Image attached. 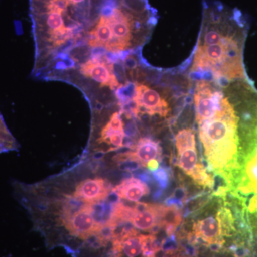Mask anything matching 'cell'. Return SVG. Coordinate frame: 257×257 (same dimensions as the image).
I'll use <instances>...</instances> for the list:
<instances>
[{
    "instance_id": "cell-1",
    "label": "cell",
    "mask_w": 257,
    "mask_h": 257,
    "mask_svg": "<svg viewBox=\"0 0 257 257\" xmlns=\"http://www.w3.org/2000/svg\"><path fill=\"white\" fill-rule=\"evenodd\" d=\"M100 15L88 30L77 67L86 61L102 56H125L146 40L150 22L142 12L105 0Z\"/></svg>"
},
{
    "instance_id": "cell-2",
    "label": "cell",
    "mask_w": 257,
    "mask_h": 257,
    "mask_svg": "<svg viewBox=\"0 0 257 257\" xmlns=\"http://www.w3.org/2000/svg\"><path fill=\"white\" fill-rule=\"evenodd\" d=\"M241 23L239 11H227L205 29L202 36L203 45H198L194 54L191 75L209 72L221 87L244 77L241 45L236 35Z\"/></svg>"
},
{
    "instance_id": "cell-3",
    "label": "cell",
    "mask_w": 257,
    "mask_h": 257,
    "mask_svg": "<svg viewBox=\"0 0 257 257\" xmlns=\"http://www.w3.org/2000/svg\"><path fill=\"white\" fill-rule=\"evenodd\" d=\"M237 123L234 106L226 96L213 114L197 123L208 166L216 174L229 175L236 166Z\"/></svg>"
},
{
    "instance_id": "cell-4",
    "label": "cell",
    "mask_w": 257,
    "mask_h": 257,
    "mask_svg": "<svg viewBox=\"0 0 257 257\" xmlns=\"http://www.w3.org/2000/svg\"><path fill=\"white\" fill-rule=\"evenodd\" d=\"M227 209L219 211L216 216H209L194 223L193 236L196 240H200L207 246L224 243L223 236L232 226V218Z\"/></svg>"
},
{
    "instance_id": "cell-5",
    "label": "cell",
    "mask_w": 257,
    "mask_h": 257,
    "mask_svg": "<svg viewBox=\"0 0 257 257\" xmlns=\"http://www.w3.org/2000/svg\"><path fill=\"white\" fill-rule=\"evenodd\" d=\"M135 92L133 101L138 115H160L166 117L170 112L168 102L155 89L143 82H135Z\"/></svg>"
},
{
    "instance_id": "cell-6",
    "label": "cell",
    "mask_w": 257,
    "mask_h": 257,
    "mask_svg": "<svg viewBox=\"0 0 257 257\" xmlns=\"http://www.w3.org/2000/svg\"><path fill=\"white\" fill-rule=\"evenodd\" d=\"M177 165L196 183L212 189L214 177L207 173L205 166L199 162L196 147L177 152Z\"/></svg>"
},
{
    "instance_id": "cell-7",
    "label": "cell",
    "mask_w": 257,
    "mask_h": 257,
    "mask_svg": "<svg viewBox=\"0 0 257 257\" xmlns=\"http://www.w3.org/2000/svg\"><path fill=\"white\" fill-rule=\"evenodd\" d=\"M71 234L86 240L101 227L92 214V204H88L80 210L60 221Z\"/></svg>"
},
{
    "instance_id": "cell-8",
    "label": "cell",
    "mask_w": 257,
    "mask_h": 257,
    "mask_svg": "<svg viewBox=\"0 0 257 257\" xmlns=\"http://www.w3.org/2000/svg\"><path fill=\"white\" fill-rule=\"evenodd\" d=\"M111 191L112 189L109 182L105 179L96 177L80 182L76 187L73 195L87 204H94L105 200Z\"/></svg>"
},
{
    "instance_id": "cell-9",
    "label": "cell",
    "mask_w": 257,
    "mask_h": 257,
    "mask_svg": "<svg viewBox=\"0 0 257 257\" xmlns=\"http://www.w3.org/2000/svg\"><path fill=\"white\" fill-rule=\"evenodd\" d=\"M125 138L124 122L120 111H115L101 128L96 143L109 147L108 152L123 147Z\"/></svg>"
},
{
    "instance_id": "cell-10",
    "label": "cell",
    "mask_w": 257,
    "mask_h": 257,
    "mask_svg": "<svg viewBox=\"0 0 257 257\" xmlns=\"http://www.w3.org/2000/svg\"><path fill=\"white\" fill-rule=\"evenodd\" d=\"M159 208L160 204L140 202L133 207L130 222L134 227L155 234L159 229Z\"/></svg>"
},
{
    "instance_id": "cell-11",
    "label": "cell",
    "mask_w": 257,
    "mask_h": 257,
    "mask_svg": "<svg viewBox=\"0 0 257 257\" xmlns=\"http://www.w3.org/2000/svg\"><path fill=\"white\" fill-rule=\"evenodd\" d=\"M112 192L121 199L128 202H138L144 196L150 194V188L140 179L130 177L125 179L112 189Z\"/></svg>"
},
{
    "instance_id": "cell-12",
    "label": "cell",
    "mask_w": 257,
    "mask_h": 257,
    "mask_svg": "<svg viewBox=\"0 0 257 257\" xmlns=\"http://www.w3.org/2000/svg\"><path fill=\"white\" fill-rule=\"evenodd\" d=\"M146 235L139 232L130 235L124 239L112 240L111 253L113 257H137L143 252L144 241Z\"/></svg>"
},
{
    "instance_id": "cell-13",
    "label": "cell",
    "mask_w": 257,
    "mask_h": 257,
    "mask_svg": "<svg viewBox=\"0 0 257 257\" xmlns=\"http://www.w3.org/2000/svg\"><path fill=\"white\" fill-rule=\"evenodd\" d=\"M238 194L243 201L251 197L257 198V149L246 162Z\"/></svg>"
},
{
    "instance_id": "cell-14",
    "label": "cell",
    "mask_w": 257,
    "mask_h": 257,
    "mask_svg": "<svg viewBox=\"0 0 257 257\" xmlns=\"http://www.w3.org/2000/svg\"><path fill=\"white\" fill-rule=\"evenodd\" d=\"M142 166L146 167L147 163L152 160H160L162 148L160 143L150 138L139 139L133 150Z\"/></svg>"
},
{
    "instance_id": "cell-15",
    "label": "cell",
    "mask_w": 257,
    "mask_h": 257,
    "mask_svg": "<svg viewBox=\"0 0 257 257\" xmlns=\"http://www.w3.org/2000/svg\"><path fill=\"white\" fill-rule=\"evenodd\" d=\"M182 221V214L178 208L160 204L158 226L160 229H165L169 236L175 234Z\"/></svg>"
},
{
    "instance_id": "cell-16",
    "label": "cell",
    "mask_w": 257,
    "mask_h": 257,
    "mask_svg": "<svg viewBox=\"0 0 257 257\" xmlns=\"http://www.w3.org/2000/svg\"><path fill=\"white\" fill-rule=\"evenodd\" d=\"M87 203L83 202L78 198L72 195H65L60 202V213L59 221L69 217L74 213L82 209L87 205Z\"/></svg>"
},
{
    "instance_id": "cell-17",
    "label": "cell",
    "mask_w": 257,
    "mask_h": 257,
    "mask_svg": "<svg viewBox=\"0 0 257 257\" xmlns=\"http://www.w3.org/2000/svg\"><path fill=\"white\" fill-rule=\"evenodd\" d=\"M120 170L126 172H134L140 170L143 166L139 162L133 150L117 154L113 157Z\"/></svg>"
},
{
    "instance_id": "cell-18",
    "label": "cell",
    "mask_w": 257,
    "mask_h": 257,
    "mask_svg": "<svg viewBox=\"0 0 257 257\" xmlns=\"http://www.w3.org/2000/svg\"><path fill=\"white\" fill-rule=\"evenodd\" d=\"M18 142L10 133L5 124L3 116L0 114V154L18 150Z\"/></svg>"
},
{
    "instance_id": "cell-19",
    "label": "cell",
    "mask_w": 257,
    "mask_h": 257,
    "mask_svg": "<svg viewBox=\"0 0 257 257\" xmlns=\"http://www.w3.org/2000/svg\"><path fill=\"white\" fill-rule=\"evenodd\" d=\"M176 147L177 152L196 147L195 133L191 128L180 130L175 137Z\"/></svg>"
},
{
    "instance_id": "cell-20",
    "label": "cell",
    "mask_w": 257,
    "mask_h": 257,
    "mask_svg": "<svg viewBox=\"0 0 257 257\" xmlns=\"http://www.w3.org/2000/svg\"><path fill=\"white\" fill-rule=\"evenodd\" d=\"M161 250V245L159 243L155 234L146 235L143 249V257H156Z\"/></svg>"
},
{
    "instance_id": "cell-21",
    "label": "cell",
    "mask_w": 257,
    "mask_h": 257,
    "mask_svg": "<svg viewBox=\"0 0 257 257\" xmlns=\"http://www.w3.org/2000/svg\"><path fill=\"white\" fill-rule=\"evenodd\" d=\"M152 178L158 185V188L161 190H165L170 184V172L166 168L160 167L157 170L152 171Z\"/></svg>"
},
{
    "instance_id": "cell-22",
    "label": "cell",
    "mask_w": 257,
    "mask_h": 257,
    "mask_svg": "<svg viewBox=\"0 0 257 257\" xmlns=\"http://www.w3.org/2000/svg\"><path fill=\"white\" fill-rule=\"evenodd\" d=\"M177 248V243L176 241L175 234L169 236L167 239L164 240L161 244V249L165 252H172Z\"/></svg>"
},
{
    "instance_id": "cell-23",
    "label": "cell",
    "mask_w": 257,
    "mask_h": 257,
    "mask_svg": "<svg viewBox=\"0 0 257 257\" xmlns=\"http://www.w3.org/2000/svg\"><path fill=\"white\" fill-rule=\"evenodd\" d=\"M150 171H155L159 168V162L157 160H152L147 163V167Z\"/></svg>"
}]
</instances>
